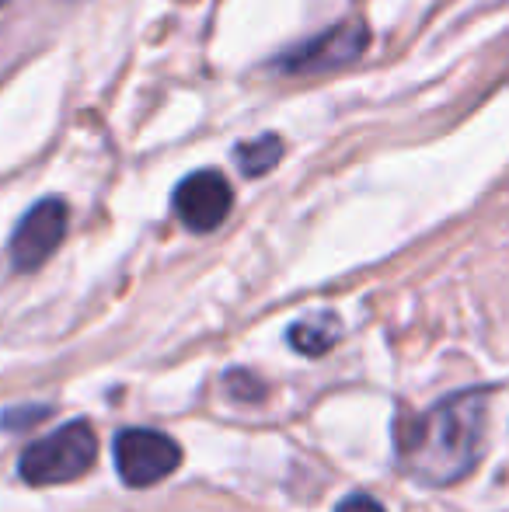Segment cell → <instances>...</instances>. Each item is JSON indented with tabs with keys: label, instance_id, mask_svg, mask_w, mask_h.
Segmentation results:
<instances>
[{
	"label": "cell",
	"instance_id": "obj_9",
	"mask_svg": "<svg viewBox=\"0 0 509 512\" xmlns=\"http://www.w3.org/2000/svg\"><path fill=\"white\" fill-rule=\"evenodd\" d=\"M224 387H227V394L238 401H262L265 398V384L248 370H231L224 377Z\"/></svg>",
	"mask_w": 509,
	"mask_h": 512
},
{
	"label": "cell",
	"instance_id": "obj_12",
	"mask_svg": "<svg viewBox=\"0 0 509 512\" xmlns=\"http://www.w3.org/2000/svg\"><path fill=\"white\" fill-rule=\"evenodd\" d=\"M0 4H4V0H0Z\"/></svg>",
	"mask_w": 509,
	"mask_h": 512
},
{
	"label": "cell",
	"instance_id": "obj_3",
	"mask_svg": "<svg viewBox=\"0 0 509 512\" xmlns=\"http://www.w3.org/2000/svg\"><path fill=\"white\" fill-rule=\"evenodd\" d=\"M112 457L129 488H150L178 471L182 446L157 429H123L112 443Z\"/></svg>",
	"mask_w": 509,
	"mask_h": 512
},
{
	"label": "cell",
	"instance_id": "obj_7",
	"mask_svg": "<svg viewBox=\"0 0 509 512\" xmlns=\"http://www.w3.org/2000/svg\"><path fill=\"white\" fill-rule=\"evenodd\" d=\"M342 328L335 314H311L304 321H297L286 335V342L300 352V356H325L335 342H339Z\"/></svg>",
	"mask_w": 509,
	"mask_h": 512
},
{
	"label": "cell",
	"instance_id": "obj_4",
	"mask_svg": "<svg viewBox=\"0 0 509 512\" xmlns=\"http://www.w3.org/2000/svg\"><path fill=\"white\" fill-rule=\"evenodd\" d=\"M70 209L63 199H39L11 234V262L18 272H35L67 237Z\"/></svg>",
	"mask_w": 509,
	"mask_h": 512
},
{
	"label": "cell",
	"instance_id": "obj_5",
	"mask_svg": "<svg viewBox=\"0 0 509 512\" xmlns=\"http://www.w3.org/2000/svg\"><path fill=\"white\" fill-rule=\"evenodd\" d=\"M234 192L220 171H196L175 189V213L196 234H210L227 220Z\"/></svg>",
	"mask_w": 509,
	"mask_h": 512
},
{
	"label": "cell",
	"instance_id": "obj_11",
	"mask_svg": "<svg viewBox=\"0 0 509 512\" xmlns=\"http://www.w3.org/2000/svg\"><path fill=\"white\" fill-rule=\"evenodd\" d=\"M335 512H384V506L374 499V495L356 492V495H349V499H342L339 506H335Z\"/></svg>",
	"mask_w": 509,
	"mask_h": 512
},
{
	"label": "cell",
	"instance_id": "obj_10",
	"mask_svg": "<svg viewBox=\"0 0 509 512\" xmlns=\"http://www.w3.org/2000/svg\"><path fill=\"white\" fill-rule=\"evenodd\" d=\"M49 415V408L46 405H18V408H11V411H4V418H0V425L4 429H28V425H35V422H42V418Z\"/></svg>",
	"mask_w": 509,
	"mask_h": 512
},
{
	"label": "cell",
	"instance_id": "obj_1",
	"mask_svg": "<svg viewBox=\"0 0 509 512\" xmlns=\"http://www.w3.org/2000/svg\"><path fill=\"white\" fill-rule=\"evenodd\" d=\"M485 415H489V391L471 387L436 401L419 415L398 418L394 425L398 467L422 485H457L482 460Z\"/></svg>",
	"mask_w": 509,
	"mask_h": 512
},
{
	"label": "cell",
	"instance_id": "obj_2",
	"mask_svg": "<svg viewBox=\"0 0 509 512\" xmlns=\"http://www.w3.org/2000/svg\"><path fill=\"white\" fill-rule=\"evenodd\" d=\"M98 460V436L95 425L77 418L67 422L46 439H35L21 450L18 474L28 485H67V481L81 478L95 467Z\"/></svg>",
	"mask_w": 509,
	"mask_h": 512
},
{
	"label": "cell",
	"instance_id": "obj_6",
	"mask_svg": "<svg viewBox=\"0 0 509 512\" xmlns=\"http://www.w3.org/2000/svg\"><path fill=\"white\" fill-rule=\"evenodd\" d=\"M370 35L363 21H342L332 32L318 35L307 46L293 49V53L283 56V70H293V74H314V70H328V67H342V63L356 60V56L367 49Z\"/></svg>",
	"mask_w": 509,
	"mask_h": 512
},
{
	"label": "cell",
	"instance_id": "obj_8",
	"mask_svg": "<svg viewBox=\"0 0 509 512\" xmlns=\"http://www.w3.org/2000/svg\"><path fill=\"white\" fill-rule=\"evenodd\" d=\"M234 157H238V168L245 171V175L258 178V175H265L279 157H283V140L272 136V133H265L252 143H245V147H238V154Z\"/></svg>",
	"mask_w": 509,
	"mask_h": 512
}]
</instances>
